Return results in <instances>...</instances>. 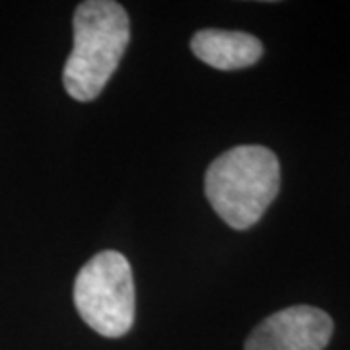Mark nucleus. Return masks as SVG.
Wrapping results in <instances>:
<instances>
[{
	"label": "nucleus",
	"instance_id": "1",
	"mask_svg": "<svg viewBox=\"0 0 350 350\" xmlns=\"http://www.w3.org/2000/svg\"><path fill=\"white\" fill-rule=\"evenodd\" d=\"M280 191V163L273 150L243 144L218 156L204 175V193L226 224L250 230Z\"/></svg>",
	"mask_w": 350,
	"mask_h": 350
},
{
	"label": "nucleus",
	"instance_id": "2",
	"mask_svg": "<svg viewBox=\"0 0 350 350\" xmlns=\"http://www.w3.org/2000/svg\"><path fill=\"white\" fill-rule=\"evenodd\" d=\"M72 29L75 45L64 64V90L76 101H92L109 82L129 47V16L119 2L88 0L76 8Z\"/></svg>",
	"mask_w": 350,
	"mask_h": 350
},
{
	"label": "nucleus",
	"instance_id": "3",
	"mask_svg": "<svg viewBox=\"0 0 350 350\" xmlns=\"http://www.w3.org/2000/svg\"><path fill=\"white\" fill-rule=\"evenodd\" d=\"M75 306L98 335L117 338L135 323V282L131 262L119 251H101L80 269Z\"/></svg>",
	"mask_w": 350,
	"mask_h": 350
},
{
	"label": "nucleus",
	"instance_id": "4",
	"mask_svg": "<svg viewBox=\"0 0 350 350\" xmlns=\"http://www.w3.org/2000/svg\"><path fill=\"white\" fill-rule=\"evenodd\" d=\"M333 337L331 315L313 306H292L251 331L245 350H323Z\"/></svg>",
	"mask_w": 350,
	"mask_h": 350
},
{
	"label": "nucleus",
	"instance_id": "5",
	"mask_svg": "<svg viewBox=\"0 0 350 350\" xmlns=\"http://www.w3.org/2000/svg\"><path fill=\"white\" fill-rule=\"evenodd\" d=\"M191 49L202 63L218 70L253 66L262 57V43L245 31L200 29L191 39Z\"/></svg>",
	"mask_w": 350,
	"mask_h": 350
}]
</instances>
